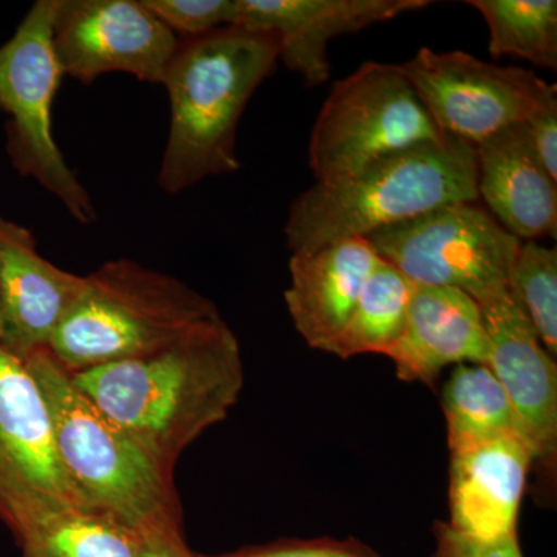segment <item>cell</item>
<instances>
[{"mask_svg":"<svg viewBox=\"0 0 557 557\" xmlns=\"http://www.w3.org/2000/svg\"><path fill=\"white\" fill-rule=\"evenodd\" d=\"M399 65L366 62L338 81L311 131L317 183L351 177L373 161L445 137Z\"/></svg>","mask_w":557,"mask_h":557,"instance_id":"52a82bcc","label":"cell"},{"mask_svg":"<svg viewBox=\"0 0 557 557\" xmlns=\"http://www.w3.org/2000/svg\"><path fill=\"white\" fill-rule=\"evenodd\" d=\"M450 454L522 435L507 392L486 364H460L442 391Z\"/></svg>","mask_w":557,"mask_h":557,"instance_id":"d6986e66","label":"cell"},{"mask_svg":"<svg viewBox=\"0 0 557 557\" xmlns=\"http://www.w3.org/2000/svg\"><path fill=\"white\" fill-rule=\"evenodd\" d=\"M200 557H381L368 545L347 539H285L265 545H252L215 556Z\"/></svg>","mask_w":557,"mask_h":557,"instance_id":"d4e9b609","label":"cell"},{"mask_svg":"<svg viewBox=\"0 0 557 557\" xmlns=\"http://www.w3.org/2000/svg\"><path fill=\"white\" fill-rule=\"evenodd\" d=\"M25 362L46 398L62 468L84 504L137 533L182 528L174 474L84 397L49 351Z\"/></svg>","mask_w":557,"mask_h":557,"instance_id":"277c9868","label":"cell"},{"mask_svg":"<svg viewBox=\"0 0 557 557\" xmlns=\"http://www.w3.org/2000/svg\"><path fill=\"white\" fill-rule=\"evenodd\" d=\"M533 461L522 435L450 454V530L480 542L518 533L520 502Z\"/></svg>","mask_w":557,"mask_h":557,"instance_id":"9a60e30c","label":"cell"},{"mask_svg":"<svg viewBox=\"0 0 557 557\" xmlns=\"http://www.w3.org/2000/svg\"><path fill=\"white\" fill-rule=\"evenodd\" d=\"M70 379L174 474L185 449L239 401L245 370L239 339L219 318L157 354L81 370Z\"/></svg>","mask_w":557,"mask_h":557,"instance_id":"6da1fadb","label":"cell"},{"mask_svg":"<svg viewBox=\"0 0 557 557\" xmlns=\"http://www.w3.org/2000/svg\"><path fill=\"white\" fill-rule=\"evenodd\" d=\"M523 127L539 163L557 182V101L539 109Z\"/></svg>","mask_w":557,"mask_h":557,"instance_id":"4316f807","label":"cell"},{"mask_svg":"<svg viewBox=\"0 0 557 557\" xmlns=\"http://www.w3.org/2000/svg\"><path fill=\"white\" fill-rule=\"evenodd\" d=\"M416 285L381 259L370 274L346 327L330 344L327 354L341 359L384 355L403 335Z\"/></svg>","mask_w":557,"mask_h":557,"instance_id":"ffe728a7","label":"cell"},{"mask_svg":"<svg viewBox=\"0 0 557 557\" xmlns=\"http://www.w3.org/2000/svg\"><path fill=\"white\" fill-rule=\"evenodd\" d=\"M490 30L493 58L511 57L557 69L556 0H471Z\"/></svg>","mask_w":557,"mask_h":557,"instance_id":"7402d4cb","label":"cell"},{"mask_svg":"<svg viewBox=\"0 0 557 557\" xmlns=\"http://www.w3.org/2000/svg\"><path fill=\"white\" fill-rule=\"evenodd\" d=\"M429 5L428 0H239L236 27L274 36L278 61L317 87L332 73L333 39Z\"/></svg>","mask_w":557,"mask_h":557,"instance_id":"7c38bea8","label":"cell"},{"mask_svg":"<svg viewBox=\"0 0 557 557\" xmlns=\"http://www.w3.org/2000/svg\"><path fill=\"white\" fill-rule=\"evenodd\" d=\"M277 62V40L267 33L230 27L178 40L161 83L171 102L157 178L161 190L177 196L208 177L240 170L237 127Z\"/></svg>","mask_w":557,"mask_h":557,"instance_id":"7a4b0ae2","label":"cell"},{"mask_svg":"<svg viewBox=\"0 0 557 557\" xmlns=\"http://www.w3.org/2000/svg\"><path fill=\"white\" fill-rule=\"evenodd\" d=\"M222 318L218 306L180 278L131 259L106 262L47 351L69 373L148 357Z\"/></svg>","mask_w":557,"mask_h":557,"instance_id":"5b68a950","label":"cell"},{"mask_svg":"<svg viewBox=\"0 0 557 557\" xmlns=\"http://www.w3.org/2000/svg\"><path fill=\"white\" fill-rule=\"evenodd\" d=\"M86 276L49 262L30 230L0 218V346L27 361L47 350Z\"/></svg>","mask_w":557,"mask_h":557,"instance_id":"4fadbf2b","label":"cell"},{"mask_svg":"<svg viewBox=\"0 0 557 557\" xmlns=\"http://www.w3.org/2000/svg\"><path fill=\"white\" fill-rule=\"evenodd\" d=\"M21 557H138L135 530L104 512L72 508L25 528Z\"/></svg>","mask_w":557,"mask_h":557,"instance_id":"44dd1931","label":"cell"},{"mask_svg":"<svg viewBox=\"0 0 557 557\" xmlns=\"http://www.w3.org/2000/svg\"><path fill=\"white\" fill-rule=\"evenodd\" d=\"M431 557H438L437 555L431 556Z\"/></svg>","mask_w":557,"mask_h":557,"instance_id":"f1b7e54d","label":"cell"},{"mask_svg":"<svg viewBox=\"0 0 557 557\" xmlns=\"http://www.w3.org/2000/svg\"><path fill=\"white\" fill-rule=\"evenodd\" d=\"M479 199L475 146L445 135L373 161L351 177L314 183L293 201L284 233L292 255H307Z\"/></svg>","mask_w":557,"mask_h":557,"instance_id":"3957f363","label":"cell"},{"mask_svg":"<svg viewBox=\"0 0 557 557\" xmlns=\"http://www.w3.org/2000/svg\"><path fill=\"white\" fill-rule=\"evenodd\" d=\"M384 357L399 380L426 386L449 366L487 364L490 343L479 304L457 288L416 285L403 335Z\"/></svg>","mask_w":557,"mask_h":557,"instance_id":"2e32d148","label":"cell"},{"mask_svg":"<svg viewBox=\"0 0 557 557\" xmlns=\"http://www.w3.org/2000/svg\"><path fill=\"white\" fill-rule=\"evenodd\" d=\"M479 197L491 215L519 240L557 233V182L539 163L523 124L479 143Z\"/></svg>","mask_w":557,"mask_h":557,"instance_id":"ac0fdd59","label":"cell"},{"mask_svg":"<svg viewBox=\"0 0 557 557\" xmlns=\"http://www.w3.org/2000/svg\"><path fill=\"white\" fill-rule=\"evenodd\" d=\"M51 36L62 75L87 86L108 73L161 84L180 40L143 0H54Z\"/></svg>","mask_w":557,"mask_h":557,"instance_id":"8fae6325","label":"cell"},{"mask_svg":"<svg viewBox=\"0 0 557 557\" xmlns=\"http://www.w3.org/2000/svg\"><path fill=\"white\" fill-rule=\"evenodd\" d=\"M138 537V557H200L186 545L182 528H152Z\"/></svg>","mask_w":557,"mask_h":557,"instance_id":"83f0119b","label":"cell"},{"mask_svg":"<svg viewBox=\"0 0 557 557\" xmlns=\"http://www.w3.org/2000/svg\"><path fill=\"white\" fill-rule=\"evenodd\" d=\"M366 239L413 285L457 288L478 304L509 289L522 244L478 201L446 205Z\"/></svg>","mask_w":557,"mask_h":557,"instance_id":"ba28073f","label":"cell"},{"mask_svg":"<svg viewBox=\"0 0 557 557\" xmlns=\"http://www.w3.org/2000/svg\"><path fill=\"white\" fill-rule=\"evenodd\" d=\"M509 292L536 330L542 346L557 355V251L536 240L520 244L508 281Z\"/></svg>","mask_w":557,"mask_h":557,"instance_id":"603a6c76","label":"cell"},{"mask_svg":"<svg viewBox=\"0 0 557 557\" xmlns=\"http://www.w3.org/2000/svg\"><path fill=\"white\" fill-rule=\"evenodd\" d=\"M72 508L89 507L62 468L38 381L0 346V522L17 537Z\"/></svg>","mask_w":557,"mask_h":557,"instance_id":"30bf717a","label":"cell"},{"mask_svg":"<svg viewBox=\"0 0 557 557\" xmlns=\"http://www.w3.org/2000/svg\"><path fill=\"white\" fill-rule=\"evenodd\" d=\"M434 534L437 539L435 555L438 557H523L518 533L497 541L480 542L456 533L446 522H437Z\"/></svg>","mask_w":557,"mask_h":557,"instance_id":"484cf974","label":"cell"},{"mask_svg":"<svg viewBox=\"0 0 557 557\" xmlns=\"http://www.w3.org/2000/svg\"><path fill=\"white\" fill-rule=\"evenodd\" d=\"M479 307L490 343L486 366L507 392L534 460H552L557 450L555 358L542 346L509 289Z\"/></svg>","mask_w":557,"mask_h":557,"instance_id":"5bb4252c","label":"cell"},{"mask_svg":"<svg viewBox=\"0 0 557 557\" xmlns=\"http://www.w3.org/2000/svg\"><path fill=\"white\" fill-rule=\"evenodd\" d=\"M178 39L236 27L239 0H143Z\"/></svg>","mask_w":557,"mask_h":557,"instance_id":"cb8c5ba5","label":"cell"},{"mask_svg":"<svg viewBox=\"0 0 557 557\" xmlns=\"http://www.w3.org/2000/svg\"><path fill=\"white\" fill-rule=\"evenodd\" d=\"M380 260L368 239L341 240L307 255H292L285 304L293 325L311 348L327 351Z\"/></svg>","mask_w":557,"mask_h":557,"instance_id":"e0dca14e","label":"cell"},{"mask_svg":"<svg viewBox=\"0 0 557 557\" xmlns=\"http://www.w3.org/2000/svg\"><path fill=\"white\" fill-rule=\"evenodd\" d=\"M399 70L435 126L474 146L557 101L555 84L531 70L490 64L465 51L423 47Z\"/></svg>","mask_w":557,"mask_h":557,"instance_id":"9c48e42d","label":"cell"},{"mask_svg":"<svg viewBox=\"0 0 557 557\" xmlns=\"http://www.w3.org/2000/svg\"><path fill=\"white\" fill-rule=\"evenodd\" d=\"M54 0H38L0 47V110L9 115L7 150L22 177L36 180L81 225L98 218L89 190L53 135V104L64 78L53 49Z\"/></svg>","mask_w":557,"mask_h":557,"instance_id":"8992f818","label":"cell"}]
</instances>
